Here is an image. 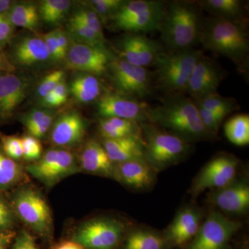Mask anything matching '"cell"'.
Here are the masks:
<instances>
[{
    "label": "cell",
    "instance_id": "6da1fadb",
    "mask_svg": "<svg viewBox=\"0 0 249 249\" xmlns=\"http://www.w3.org/2000/svg\"><path fill=\"white\" fill-rule=\"evenodd\" d=\"M147 121L189 142L214 137L205 128L194 101L181 93L171 94L160 106L149 107Z\"/></svg>",
    "mask_w": 249,
    "mask_h": 249
},
{
    "label": "cell",
    "instance_id": "7a4b0ae2",
    "mask_svg": "<svg viewBox=\"0 0 249 249\" xmlns=\"http://www.w3.org/2000/svg\"><path fill=\"white\" fill-rule=\"evenodd\" d=\"M203 23L196 4L175 1L165 6L158 31L170 52H182L199 42Z\"/></svg>",
    "mask_w": 249,
    "mask_h": 249
},
{
    "label": "cell",
    "instance_id": "3957f363",
    "mask_svg": "<svg viewBox=\"0 0 249 249\" xmlns=\"http://www.w3.org/2000/svg\"><path fill=\"white\" fill-rule=\"evenodd\" d=\"M199 42L207 50L231 60L242 71L248 68L247 24L211 18L203 23Z\"/></svg>",
    "mask_w": 249,
    "mask_h": 249
},
{
    "label": "cell",
    "instance_id": "277c9868",
    "mask_svg": "<svg viewBox=\"0 0 249 249\" xmlns=\"http://www.w3.org/2000/svg\"><path fill=\"white\" fill-rule=\"evenodd\" d=\"M145 142L144 159L156 173L184 160L191 151L190 142L150 123H141Z\"/></svg>",
    "mask_w": 249,
    "mask_h": 249
},
{
    "label": "cell",
    "instance_id": "5b68a950",
    "mask_svg": "<svg viewBox=\"0 0 249 249\" xmlns=\"http://www.w3.org/2000/svg\"><path fill=\"white\" fill-rule=\"evenodd\" d=\"M203 55L201 50L194 49L160 53L154 63L159 87L171 94L186 91L193 69Z\"/></svg>",
    "mask_w": 249,
    "mask_h": 249
},
{
    "label": "cell",
    "instance_id": "8992f818",
    "mask_svg": "<svg viewBox=\"0 0 249 249\" xmlns=\"http://www.w3.org/2000/svg\"><path fill=\"white\" fill-rule=\"evenodd\" d=\"M127 232V225L123 221L98 217L81 224L72 240L85 249H119Z\"/></svg>",
    "mask_w": 249,
    "mask_h": 249
},
{
    "label": "cell",
    "instance_id": "52a82bcc",
    "mask_svg": "<svg viewBox=\"0 0 249 249\" xmlns=\"http://www.w3.org/2000/svg\"><path fill=\"white\" fill-rule=\"evenodd\" d=\"M242 225L219 211H212L184 249H230L231 240Z\"/></svg>",
    "mask_w": 249,
    "mask_h": 249
},
{
    "label": "cell",
    "instance_id": "ba28073f",
    "mask_svg": "<svg viewBox=\"0 0 249 249\" xmlns=\"http://www.w3.org/2000/svg\"><path fill=\"white\" fill-rule=\"evenodd\" d=\"M107 72L118 93L139 100L152 93L151 75L145 67L135 66L120 58H114Z\"/></svg>",
    "mask_w": 249,
    "mask_h": 249
},
{
    "label": "cell",
    "instance_id": "9c48e42d",
    "mask_svg": "<svg viewBox=\"0 0 249 249\" xmlns=\"http://www.w3.org/2000/svg\"><path fill=\"white\" fill-rule=\"evenodd\" d=\"M14 208L18 217L36 233L50 235L52 216L47 201L38 192L32 188H24L16 193Z\"/></svg>",
    "mask_w": 249,
    "mask_h": 249
},
{
    "label": "cell",
    "instance_id": "30bf717a",
    "mask_svg": "<svg viewBox=\"0 0 249 249\" xmlns=\"http://www.w3.org/2000/svg\"><path fill=\"white\" fill-rule=\"evenodd\" d=\"M238 161L235 157L219 155L210 160L197 174L192 183L189 193L196 196L207 190H217L235 179Z\"/></svg>",
    "mask_w": 249,
    "mask_h": 249
},
{
    "label": "cell",
    "instance_id": "8fae6325",
    "mask_svg": "<svg viewBox=\"0 0 249 249\" xmlns=\"http://www.w3.org/2000/svg\"><path fill=\"white\" fill-rule=\"evenodd\" d=\"M26 170L31 176L51 186L78 169L76 159L71 152L64 149H52L35 163L28 165Z\"/></svg>",
    "mask_w": 249,
    "mask_h": 249
},
{
    "label": "cell",
    "instance_id": "7c38bea8",
    "mask_svg": "<svg viewBox=\"0 0 249 249\" xmlns=\"http://www.w3.org/2000/svg\"><path fill=\"white\" fill-rule=\"evenodd\" d=\"M114 59L106 47L72 41L65 60L66 66L70 70L96 76L106 73Z\"/></svg>",
    "mask_w": 249,
    "mask_h": 249
},
{
    "label": "cell",
    "instance_id": "4fadbf2b",
    "mask_svg": "<svg viewBox=\"0 0 249 249\" xmlns=\"http://www.w3.org/2000/svg\"><path fill=\"white\" fill-rule=\"evenodd\" d=\"M149 106L137 98L118 92H107L98 98L97 111L101 118H120L136 121H147Z\"/></svg>",
    "mask_w": 249,
    "mask_h": 249
},
{
    "label": "cell",
    "instance_id": "5bb4252c",
    "mask_svg": "<svg viewBox=\"0 0 249 249\" xmlns=\"http://www.w3.org/2000/svg\"><path fill=\"white\" fill-rule=\"evenodd\" d=\"M224 77L225 72L223 69L213 60L203 55L193 69L185 91L191 99H201L217 93Z\"/></svg>",
    "mask_w": 249,
    "mask_h": 249
},
{
    "label": "cell",
    "instance_id": "9a60e30c",
    "mask_svg": "<svg viewBox=\"0 0 249 249\" xmlns=\"http://www.w3.org/2000/svg\"><path fill=\"white\" fill-rule=\"evenodd\" d=\"M119 49L120 58L145 68L155 63L157 57L163 53L160 43L142 34L134 33L123 37Z\"/></svg>",
    "mask_w": 249,
    "mask_h": 249
},
{
    "label": "cell",
    "instance_id": "2e32d148",
    "mask_svg": "<svg viewBox=\"0 0 249 249\" xmlns=\"http://www.w3.org/2000/svg\"><path fill=\"white\" fill-rule=\"evenodd\" d=\"M201 219V211L196 207L186 206L180 210L163 232L170 248L184 249L197 233Z\"/></svg>",
    "mask_w": 249,
    "mask_h": 249
},
{
    "label": "cell",
    "instance_id": "e0dca14e",
    "mask_svg": "<svg viewBox=\"0 0 249 249\" xmlns=\"http://www.w3.org/2000/svg\"><path fill=\"white\" fill-rule=\"evenodd\" d=\"M209 201L224 213H245L249 208V184L243 180L235 179L228 186L211 192Z\"/></svg>",
    "mask_w": 249,
    "mask_h": 249
},
{
    "label": "cell",
    "instance_id": "ac0fdd59",
    "mask_svg": "<svg viewBox=\"0 0 249 249\" xmlns=\"http://www.w3.org/2000/svg\"><path fill=\"white\" fill-rule=\"evenodd\" d=\"M157 173L145 160L114 164V179L132 189L143 191L153 186Z\"/></svg>",
    "mask_w": 249,
    "mask_h": 249
},
{
    "label": "cell",
    "instance_id": "d6986e66",
    "mask_svg": "<svg viewBox=\"0 0 249 249\" xmlns=\"http://www.w3.org/2000/svg\"><path fill=\"white\" fill-rule=\"evenodd\" d=\"M86 129V122L79 113L68 111L53 124L51 141L56 146H73L83 141Z\"/></svg>",
    "mask_w": 249,
    "mask_h": 249
},
{
    "label": "cell",
    "instance_id": "ffe728a7",
    "mask_svg": "<svg viewBox=\"0 0 249 249\" xmlns=\"http://www.w3.org/2000/svg\"><path fill=\"white\" fill-rule=\"evenodd\" d=\"M29 80L15 73L0 76V119H7L27 96Z\"/></svg>",
    "mask_w": 249,
    "mask_h": 249
},
{
    "label": "cell",
    "instance_id": "44dd1931",
    "mask_svg": "<svg viewBox=\"0 0 249 249\" xmlns=\"http://www.w3.org/2000/svg\"><path fill=\"white\" fill-rule=\"evenodd\" d=\"M82 170L92 175L114 178V164L99 142L89 141L85 145L80 157Z\"/></svg>",
    "mask_w": 249,
    "mask_h": 249
},
{
    "label": "cell",
    "instance_id": "7402d4cb",
    "mask_svg": "<svg viewBox=\"0 0 249 249\" xmlns=\"http://www.w3.org/2000/svg\"><path fill=\"white\" fill-rule=\"evenodd\" d=\"M102 145L114 164L128 160H145V142L142 136L103 140Z\"/></svg>",
    "mask_w": 249,
    "mask_h": 249
},
{
    "label": "cell",
    "instance_id": "603a6c76",
    "mask_svg": "<svg viewBox=\"0 0 249 249\" xmlns=\"http://www.w3.org/2000/svg\"><path fill=\"white\" fill-rule=\"evenodd\" d=\"M13 59L22 67H34L49 60V55L42 37L27 36L15 45Z\"/></svg>",
    "mask_w": 249,
    "mask_h": 249
},
{
    "label": "cell",
    "instance_id": "cb8c5ba5",
    "mask_svg": "<svg viewBox=\"0 0 249 249\" xmlns=\"http://www.w3.org/2000/svg\"><path fill=\"white\" fill-rule=\"evenodd\" d=\"M163 232L135 228L126 232L119 249H170Z\"/></svg>",
    "mask_w": 249,
    "mask_h": 249
},
{
    "label": "cell",
    "instance_id": "d4e9b609",
    "mask_svg": "<svg viewBox=\"0 0 249 249\" xmlns=\"http://www.w3.org/2000/svg\"><path fill=\"white\" fill-rule=\"evenodd\" d=\"M200 4L215 18L247 24V6L240 0H206Z\"/></svg>",
    "mask_w": 249,
    "mask_h": 249
},
{
    "label": "cell",
    "instance_id": "484cf974",
    "mask_svg": "<svg viewBox=\"0 0 249 249\" xmlns=\"http://www.w3.org/2000/svg\"><path fill=\"white\" fill-rule=\"evenodd\" d=\"M98 132L103 140L142 136L140 123L120 118H101Z\"/></svg>",
    "mask_w": 249,
    "mask_h": 249
},
{
    "label": "cell",
    "instance_id": "4316f807",
    "mask_svg": "<svg viewBox=\"0 0 249 249\" xmlns=\"http://www.w3.org/2000/svg\"><path fill=\"white\" fill-rule=\"evenodd\" d=\"M70 91L78 102L89 103L99 98L101 92V84L96 76L83 73L72 80Z\"/></svg>",
    "mask_w": 249,
    "mask_h": 249
},
{
    "label": "cell",
    "instance_id": "83f0119b",
    "mask_svg": "<svg viewBox=\"0 0 249 249\" xmlns=\"http://www.w3.org/2000/svg\"><path fill=\"white\" fill-rule=\"evenodd\" d=\"M4 15L14 27L31 31L37 29L40 19L38 9L31 3H14Z\"/></svg>",
    "mask_w": 249,
    "mask_h": 249
},
{
    "label": "cell",
    "instance_id": "f1b7e54d",
    "mask_svg": "<svg viewBox=\"0 0 249 249\" xmlns=\"http://www.w3.org/2000/svg\"><path fill=\"white\" fill-rule=\"evenodd\" d=\"M193 101L196 106L211 111L222 120L228 114L239 109L238 104L235 99L224 97L217 92L211 93L201 99Z\"/></svg>",
    "mask_w": 249,
    "mask_h": 249
},
{
    "label": "cell",
    "instance_id": "f546056e",
    "mask_svg": "<svg viewBox=\"0 0 249 249\" xmlns=\"http://www.w3.org/2000/svg\"><path fill=\"white\" fill-rule=\"evenodd\" d=\"M226 137L234 145L245 146L249 143V116L237 114L232 116L224 126Z\"/></svg>",
    "mask_w": 249,
    "mask_h": 249
},
{
    "label": "cell",
    "instance_id": "4dcf8cb0",
    "mask_svg": "<svg viewBox=\"0 0 249 249\" xmlns=\"http://www.w3.org/2000/svg\"><path fill=\"white\" fill-rule=\"evenodd\" d=\"M71 4L69 0H44L39 6L40 18L47 24H58L65 19Z\"/></svg>",
    "mask_w": 249,
    "mask_h": 249
},
{
    "label": "cell",
    "instance_id": "1f68e13d",
    "mask_svg": "<svg viewBox=\"0 0 249 249\" xmlns=\"http://www.w3.org/2000/svg\"><path fill=\"white\" fill-rule=\"evenodd\" d=\"M22 170L16 160L0 152V189L16 184L22 178Z\"/></svg>",
    "mask_w": 249,
    "mask_h": 249
},
{
    "label": "cell",
    "instance_id": "d6a6232c",
    "mask_svg": "<svg viewBox=\"0 0 249 249\" xmlns=\"http://www.w3.org/2000/svg\"><path fill=\"white\" fill-rule=\"evenodd\" d=\"M68 29L70 35L75 40L74 42L86 45L106 47L104 36H100L92 29L81 23L70 19Z\"/></svg>",
    "mask_w": 249,
    "mask_h": 249
},
{
    "label": "cell",
    "instance_id": "836d02e7",
    "mask_svg": "<svg viewBox=\"0 0 249 249\" xmlns=\"http://www.w3.org/2000/svg\"><path fill=\"white\" fill-rule=\"evenodd\" d=\"M123 0H92L90 1L91 9L98 15L100 19L106 20L112 18L124 4Z\"/></svg>",
    "mask_w": 249,
    "mask_h": 249
},
{
    "label": "cell",
    "instance_id": "e575fe53",
    "mask_svg": "<svg viewBox=\"0 0 249 249\" xmlns=\"http://www.w3.org/2000/svg\"><path fill=\"white\" fill-rule=\"evenodd\" d=\"M71 19L81 23L92 29L100 36H104L101 19L92 9L80 10L72 16Z\"/></svg>",
    "mask_w": 249,
    "mask_h": 249
},
{
    "label": "cell",
    "instance_id": "d590c367",
    "mask_svg": "<svg viewBox=\"0 0 249 249\" xmlns=\"http://www.w3.org/2000/svg\"><path fill=\"white\" fill-rule=\"evenodd\" d=\"M0 140L4 154L15 160L23 157L22 139L16 136L5 135L0 133Z\"/></svg>",
    "mask_w": 249,
    "mask_h": 249
},
{
    "label": "cell",
    "instance_id": "8d00e7d4",
    "mask_svg": "<svg viewBox=\"0 0 249 249\" xmlns=\"http://www.w3.org/2000/svg\"><path fill=\"white\" fill-rule=\"evenodd\" d=\"M22 139L23 158L29 161L37 160L42 157V147L39 139L26 135Z\"/></svg>",
    "mask_w": 249,
    "mask_h": 249
},
{
    "label": "cell",
    "instance_id": "74e56055",
    "mask_svg": "<svg viewBox=\"0 0 249 249\" xmlns=\"http://www.w3.org/2000/svg\"><path fill=\"white\" fill-rule=\"evenodd\" d=\"M64 77H65V73L62 70H56V71L51 72L44 78L37 88V93L39 96L40 98H43L46 95L52 92L55 89V87L64 80Z\"/></svg>",
    "mask_w": 249,
    "mask_h": 249
},
{
    "label": "cell",
    "instance_id": "f35d334b",
    "mask_svg": "<svg viewBox=\"0 0 249 249\" xmlns=\"http://www.w3.org/2000/svg\"><path fill=\"white\" fill-rule=\"evenodd\" d=\"M196 107L199 111V117H200L201 122L204 124L205 128L213 137H216L220 124H222V119L218 117L211 111L206 110L199 106H196Z\"/></svg>",
    "mask_w": 249,
    "mask_h": 249
},
{
    "label": "cell",
    "instance_id": "ab89813d",
    "mask_svg": "<svg viewBox=\"0 0 249 249\" xmlns=\"http://www.w3.org/2000/svg\"><path fill=\"white\" fill-rule=\"evenodd\" d=\"M42 38L47 47L50 60L53 62L61 61L62 58L59 49L55 30L45 34Z\"/></svg>",
    "mask_w": 249,
    "mask_h": 249
},
{
    "label": "cell",
    "instance_id": "60d3db41",
    "mask_svg": "<svg viewBox=\"0 0 249 249\" xmlns=\"http://www.w3.org/2000/svg\"><path fill=\"white\" fill-rule=\"evenodd\" d=\"M15 27L4 14L0 15V50L4 48L14 36Z\"/></svg>",
    "mask_w": 249,
    "mask_h": 249
},
{
    "label": "cell",
    "instance_id": "b9f144b4",
    "mask_svg": "<svg viewBox=\"0 0 249 249\" xmlns=\"http://www.w3.org/2000/svg\"><path fill=\"white\" fill-rule=\"evenodd\" d=\"M14 223V213L0 196V231H5L12 227Z\"/></svg>",
    "mask_w": 249,
    "mask_h": 249
},
{
    "label": "cell",
    "instance_id": "7bdbcfd3",
    "mask_svg": "<svg viewBox=\"0 0 249 249\" xmlns=\"http://www.w3.org/2000/svg\"><path fill=\"white\" fill-rule=\"evenodd\" d=\"M53 114L49 111L48 114L40 121V124L29 131V134L37 139L42 138L53 124Z\"/></svg>",
    "mask_w": 249,
    "mask_h": 249
},
{
    "label": "cell",
    "instance_id": "ee69618b",
    "mask_svg": "<svg viewBox=\"0 0 249 249\" xmlns=\"http://www.w3.org/2000/svg\"><path fill=\"white\" fill-rule=\"evenodd\" d=\"M48 113L49 111L46 109H34L23 117V124L28 131H30L40 124V121Z\"/></svg>",
    "mask_w": 249,
    "mask_h": 249
},
{
    "label": "cell",
    "instance_id": "f6af8a7d",
    "mask_svg": "<svg viewBox=\"0 0 249 249\" xmlns=\"http://www.w3.org/2000/svg\"><path fill=\"white\" fill-rule=\"evenodd\" d=\"M13 249H39L35 240L27 231H22L16 237Z\"/></svg>",
    "mask_w": 249,
    "mask_h": 249
},
{
    "label": "cell",
    "instance_id": "bcb514c9",
    "mask_svg": "<svg viewBox=\"0 0 249 249\" xmlns=\"http://www.w3.org/2000/svg\"><path fill=\"white\" fill-rule=\"evenodd\" d=\"M55 32H56L57 40H58L60 54H61L62 60H65L70 45L68 36L66 33L62 30H55Z\"/></svg>",
    "mask_w": 249,
    "mask_h": 249
},
{
    "label": "cell",
    "instance_id": "7dc6e473",
    "mask_svg": "<svg viewBox=\"0 0 249 249\" xmlns=\"http://www.w3.org/2000/svg\"><path fill=\"white\" fill-rule=\"evenodd\" d=\"M53 94L58 98L60 105L64 104L66 102L67 99V95H68V89L65 80H62L56 87L55 89L52 91Z\"/></svg>",
    "mask_w": 249,
    "mask_h": 249
},
{
    "label": "cell",
    "instance_id": "c3c4849f",
    "mask_svg": "<svg viewBox=\"0 0 249 249\" xmlns=\"http://www.w3.org/2000/svg\"><path fill=\"white\" fill-rule=\"evenodd\" d=\"M41 104L44 107L48 108L56 107L61 106L58 98L53 94V92L49 93L42 98Z\"/></svg>",
    "mask_w": 249,
    "mask_h": 249
},
{
    "label": "cell",
    "instance_id": "681fc988",
    "mask_svg": "<svg viewBox=\"0 0 249 249\" xmlns=\"http://www.w3.org/2000/svg\"><path fill=\"white\" fill-rule=\"evenodd\" d=\"M11 237L12 235L7 232L0 231V249H6L11 242Z\"/></svg>",
    "mask_w": 249,
    "mask_h": 249
},
{
    "label": "cell",
    "instance_id": "f907efd6",
    "mask_svg": "<svg viewBox=\"0 0 249 249\" xmlns=\"http://www.w3.org/2000/svg\"><path fill=\"white\" fill-rule=\"evenodd\" d=\"M55 249H85L80 245L79 244L74 242V241H69L62 243L61 245L58 246Z\"/></svg>",
    "mask_w": 249,
    "mask_h": 249
},
{
    "label": "cell",
    "instance_id": "816d5d0a",
    "mask_svg": "<svg viewBox=\"0 0 249 249\" xmlns=\"http://www.w3.org/2000/svg\"><path fill=\"white\" fill-rule=\"evenodd\" d=\"M13 4L10 0H0V15L6 14Z\"/></svg>",
    "mask_w": 249,
    "mask_h": 249
},
{
    "label": "cell",
    "instance_id": "f5cc1de1",
    "mask_svg": "<svg viewBox=\"0 0 249 249\" xmlns=\"http://www.w3.org/2000/svg\"><path fill=\"white\" fill-rule=\"evenodd\" d=\"M11 69V65L7 62L6 59L4 58V55L0 53V70L3 71H7L8 72Z\"/></svg>",
    "mask_w": 249,
    "mask_h": 249
},
{
    "label": "cell",
    "instance_id": "db71d44e",
    "mask_svg": "<svg viewBox=\"0 0 249 249\" xmlns=\"http://www.w3.org/2000/svg\"><path fill=\"white\" fill-rule=\"evenodd\" d=\"M3 73H4V71H1V70H0V76H1V74H3Z\"/></svg>",
    "mask_w": 249,
    "mask_h": 249
}]
</instances>
